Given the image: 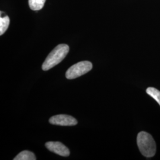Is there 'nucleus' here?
Returning <instances> with one entry per match:
<instances>
[{"label": "nucleus", "mask_w": 160, "mask_h": 160, "mask_svg": "<svg viewBox=\"0 0 160 160\" xmlns=\"http://www.w3.org/2000/svg\"><path fill=\"white\" fill-rule=\"evenodd\" d=\"M69 51L68 45L67 44H60L56 46L42 64V68L43 71H48L63 61Z\"/></svg>", "instance_id": "obj_1"}, {"label": "nucleus", "mask_w": 160, "mask_h": 160, "mask_svg": "<svg viewBox=\"0 0 160 160\" xmlns=\"http://www.w3.org/2000/svg\"><path fill=\"white\" fill-rule=\"evenodd\" d=\"M137 144L141 153L150 158L156 153V144L152 137L146 132H141L137 136Z\"/></svg>", "instance_id": "obj_2"}, {"label": "nucleus", "mask_w": 160, "mask_h": 160, "mask_svg": "<svg viewBox=\"0 0 160 160\" xmlns=\"http://www.w3.org/2000/svg\"><path fill=\"white\" fill-rule=\"evenodd\" d=\"M92 68V62L87 61H81L71 66L66 72L65 77L69 80L75 79L86 74L91 71Z\"/></svg>", "instance_id": "obj_3"}, {"label": "nucleus", "mask_w": 160, "mask_h": 160, "mask_svg": "<svg viewBox=\"0 0 160 160\" xmlns=\"http://www.w3.org/2000/svg\"><path fill=\"white\" fill-rule=\"evenodd\" d=\"M49 123L59 126H74L78 123L77 120L71 116L67 114H58L51 117Z\"/></svg>", "instance_id": "obj_4"}, {"label": "nucleus", "mask_w": 160, "mask_h": 160, "mask_svg": "<svg viewBox=\"0 0 160 160\" xmlns=\"http://www.w3.org/2000/svg\"><path fill=\"white\" fill-rule=\"evenodd\" d=\"M46 148L50 151L62 157H68L70 155L69 149L63 143L59 142H48L45 143Z\"/></svg>", "instance_id": "obj_5"}, {"label": "nucleus", "mask_w": 160, "mask_h": 160, "mask_svg": "<svg viewBox=\"0 0 160 160\" xmlns=\"http://www.w3.org/2000/svg\"><path fill=\"white\" fill-rule=\"evenodd\" d=\"M13 160H36V158L32 152H30L29 151H23L17 155Z\"/></svg>", "instance_id": "obj_6"}, {"label": "nucleus", "mask_w": 160, "mask_h": 160, "mask_svg": "<svg viewBox=\"0 0 160 160\" xmlns=\"http://www.w3.org/2000/svg\"><path fill=\"white\" fill-rule=\"evenodd\" d=\"M45 1L46 0H29V7L32 10H39L43 7Z\"/></svg>", "instance_id": "obj_7"}, {"label": "nucleus", "mask_w": 160, "mask_h": 160, "mask_svg": "<svg viewBox=\"0 0 160 160\" xmlns=\"http://www.w3.org/2000/svg\"><path fill=\"white\" fill-rule=\"evenodd\" d=\"M10 24V18L7 16L0 17V35H2L8 29Z\"/></svg>", "instance_id": "obj_8"}, {"label": "nucleus", "mask_w": 160, "mask_h": 160, "mask_svg": "<svg viewBox=\"0 0 160 160\" xmlns=\"http://www.w3.org/2000/svg\"><path fill=\"white\" fill-rule=\"evenodd\" d=\"M147 93L150 97H152L160 106V92L154 87H149L147 89Z\"/></svg>", "instance_id": "obj_9"}]
</instances>
